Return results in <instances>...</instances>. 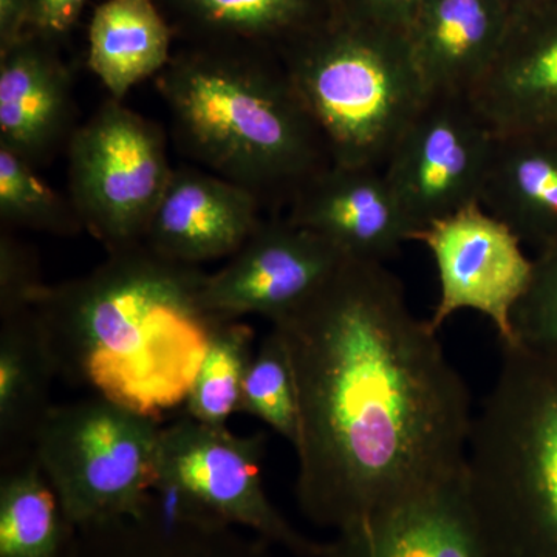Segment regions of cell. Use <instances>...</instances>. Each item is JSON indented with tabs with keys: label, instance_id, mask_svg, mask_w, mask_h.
I'll return each mask as SVG.
<instances>
[{
	"label": "cell",
	"instance_id": "1",
	"mask_svg": "<svg viewBox=\"0 0 557 557\" xmlns=\"http://www.w3.org/2000/svg\"><path fill=\"white\" fill-rule=\"evenodd\" d=\"M271 327L295 376L311 523L339 531L463 479L471 395L386 263L346 259Z\"/></svg>",
	"mask_w": 557,
	"mask_h": 557
},
{
	"label": "cell",
	"instance_id": "2",
	"mask_svg": "<svg viewBox=\"0 0 557 557\" xmlns=\"http://www.w3.org/2000/svg\"><path fill=\"white\" fill-rule=\"evenodd\" d=\"M205 277L141 244L47 285L33 310L58 376L159 421L185 405L215 321L201 310Z\"/></svg>",
	"mask_w": 557,
	"mask_h": 557
},
{
	"label": "cell",
	"instance_id": "3",
	"mask_svg": "<svg viewBox=\"0 0 557 557\" xmlns=\"http://www.w3.org/2000/svg\"><path fill=\"white\" fill-rule=\"evenodd\" d=\"M178 149L200 168L288 208L332 164L278 51L186 44L157 76Z\"/></svg>",
	"mask_w": 557,
	"mask_h": 557
},
{
	"label": "cell",
	"instance_id": "4",
	"mask_svg": "<svg viewBox=\"0 0 557 557\" xmlns=\"http://www.w3.org/2000/svg\"><path fill=\"white\" fill-rule=\"evenodd\" d=\"M465 487L487 557H557V351L500 344Z\"/></svg>",
	"mask_w": 557,
	"mask_h": 557
},
{
	"label": "cell",
	"instance_id": "5",
	"mask_svg": "<svg viewBox=\"0 0 557 557\" xmlns=\"http://www.w3.org/2000/svg\"><path fill=\"white\" fill-rule=\"evenodd\" d=\"M277 51L332 163L384 168L429 97L406 33L332 11Z\"/></svg>",
	"mask_w": 557,
	"mask_h": 557
},
{
	"label": "cell",
	"instance_id": "6",
	"mask_svg": "<svg viewBox=\"0 0 557 557\" xmlns=\"http://www.w3.org/2000/svg\"><path fill=\"white\" fill-rule=\"evenodd\" d=\"M161 424L90 395L51 408L35 453L73 528L145 515Z\"/></svg>",
	"mask_w": 557,
	"mask_h": 557
},
{
	"label": "cell",
	"instance_id": "7",
	"mask_svg": "<svg viewBox=\"0 0 557 557\" xmlns=\"http://www.w3.org/2000/svg\"><path fill=\"white\" fill-rule=\"evenodd\" d=\"M267 435H237L182 416L161 428L152 500L172 518L247 528L298 557H321L271 504L262 482Z\"/></svg>",
	"mask_w": 557,
	"mask_h": 557
},
{
	"label": "cell",
	"instance_id": "8",
	"mask_svg": "<svg viewBox=\"0 0 557 557\" xmlns=\"http://www.w3.org/2000/svg\"><path fill=\"white\" fill-rule=\"evenodd\" d=\"M65 149L69 197L84 231L108 255L145 244L174 170L163 127L109 98Z\"/></svg>",
	"mask_w": 557,
	"mask_h": 557
},
{
	"label": "cell",
	"instance_id": "9",
	"mask_svg": "<svg viewBox=\"0 0 557 557\" xmlns=\"http://www.w3.org/2000/svg\"><path fill=\"white\" fill-rule=\"evenodd\" d=\"M496 145L469 95H429L383 168L413 234L480 203Z\"/></svg>",
	"mask_w": 557,
	"mask_h": 557
},
{
	"label": "cell",
	"instance_id": "10",
	"mask_svg": "<svg viewBox=\"0 0 557 557\" xmlns=\"http://www.w3.org/2000/svg\"><path fill=\"white\" fill-rule=\"evenodd\" d=\"M412 242L423 244L437 267L440 298L428 319L435 332L458 311L472 310L493 322L500 344L515 343L512 319L530 288L534 259L507 223L478 201L429 223Z\"/></svg>",
	"mask_w": 557,
	"mask_h": 557
},
{
	"label": "cell",
	"instance_id": "11",
	"mask_svg": "<svg viewBox=\"0 0 557 557\" xmlns=\"http://www.w3.org/2000/svg\"><path fill=\"white\" fill-rule=\"evenodd\" d=\"M346 258L287 215L263 219L236 255L205 277L201 310L212 319L249 314L273 324L311 298Z\"/></svg>",
	"mask_w": 557,
	"mask_h": 557
},
{
	"label": "cell",
	"instance_id": "12",
	"mask_svg": "<svg viewBox=\"0 0 557 557\" xmlns=\"http://www.w3.org/2000/svg\"><path fill=\"white\" fill-rule=\"evenodd\" d=\"M287 218L361 262L386 263L412 242L383 168L330 164L296 194Z\"/></svg>",
	"mask_w": 557,
	"mask_h": 557
},
{
	"label": "cell",
	"instance_id": "13",
	"mask_svg": "<svg viewBox=\"0 0 557 557\" xmlns=\"http://www.w3.org/2000/svg\"><path fill=\"white\" fill-rule=\"evenodd\" d=\"M469 97L497 137L557 138V0L511 17Z\"/></svg>",
	"mask_w": 557,
	"mask_h": 557
},
{
	"label": "cell",
	"instance_id": "14",
	"mask_svg": "<svg viewBox=\"0 0 557 557\" xmlns=\"http://www.w3.org/2000/svg\"><path fill=\"white\" fill-rule=\"evenodd\" d=\"M262 201L200 166L172 170L145 244L161 258L200 267L231 258L262 222Z\"/></svg>",
	"mask_w": 557,
	"mask_h": 557
},
{
	"label": "cell",
	"instance_id": "15",
	"mask_svg": "<svg viewBox=\"0 0 557 557\" xmlns=\"http://www.w3.org/2000/svg\"><path fill=\"white\" fill-rule=\"evenodd\" d=\"M72 70L60 44L25 33L0 50V146L38 168L67 148L75 124Z\"/></svg>",
	"mask_w": 557,
	"mask_h": 557
},
{
	"label": "cell",
	"instance_id": "16",
	"mask_svg": "<svg viewBox=\"0 0 557 557\" xmlns=\"http://www.w3.org/2000/svg\"><path fill=\"white\" fill-rule=\"evenodd\" d=\"M321 557H487L463 479L336 531Z\"/></svg>",
	"mask_w": 557,
	"mask_h": 557
},
{
	"label": "cell",
	"instance_id": "17",
	"mask_svg": "<svg viewBox=\"0 0 557 557\" xmlns=\"http://www.w3.org/2000/svg\"><path fill=\"white\" fill-rule=\"evenodd\" d=\"M502 0H426L408 39L428 95H471L507 36Z\"/></svg>",
	"mask_w": 557,
	"mask_h": 557
},
{
	"label": "cell",
	"instance_id": "18",
	"mask_svg": "<svg viewBox=\"0 0 557 557\" xmlns=\"http://www.w3.org/2000/svg\"><path fill=\"white\" fill-rule=\"evenodd\" d=\"M480 205L536 252L557 244V138L497 137Z\"/></svg>",
	"mask_w": 557,
	"mask_h": 557
},
{
	"label": "cell",
	"instance_id": "19",
	"mask_svg": "<svg viewBox=\"0 0 557 557\" xmlns=\"http://www.w3.org/2000/svg\"><path fill=\"white\" fill-rule=\"evenodd\" d=\"M237 528L194 522L150 507L139 518L75 528L64 557H274Z\"/></svg>",
	"mask_w": 557,
	"mask_h": 557
},
{
	"label": "cell",
	"instance_id": "20",
	"mask_svg": "<svg viewBox=\"0 0 557 557\" xmlns=\"http://www.w3.org/2000/svg\"><path fill=\"white\" fill-rule=\"evenodd\" d=\"M57 376L35 310L0 319V467L35 453Z\"/></svg>",
	"mask_w": 557,
	"mask_h": 557
},
{
	"label": "cell",
	"instance_id": "21",
	"mask_svg": "<svg viewBox=\"0 0 557 557\" xmlns=\"http://www.w3.org/2000/svg\"><path fill=\"white\" fill-rule=\"evenodd\" d=\"M174 38L156 0H104L91 16L87 65L110 100L123 101L135 86L166 69Z\"/></svg>",
	"mask_w": 557,
	"mask_h": 557
},
{
	"label": "cell",
	"instance_id": "22",
	"mask_svg": "<svg viewBox=\"0 0 557 557\" xmlns=\"http://www.w3.org/2000/svg\"><path fill=\"white\" fill-rule=\"evenodd\" d=\"M175 38L278 50L332 14V0H156Z\"/></svg>",
	"mask_w": 557,
	"mask_h": 557
},
{
	"label": "cell",
	"instance_id": "23",
	"mask_svg": "<svg viewBox=\"0 0 557 557\" xmlns=\"http://www.w3.org/2000/svg\"><path fill=\"white\" fill-rule=\"evenodd\" d=\"M73 530L36 453L0 467V557H64Z\"/></svg>",
	"mask_w": 557,
	"mask_h": 557
},
{
	"label": "cell",
	"instance_id": "24",
	"mask_svg": "<svg viewBox=\"0 0 557 557\" xmlns=\"http://www.w3.org/2000/svg\"><path fill=\"white\" fill-rule=\"evenodd\" d=\"M255 330L242 319H215L183 416L208 426H228L239 412L242 386L255 358Z\"/></svg>",
	"mask_w": 557,
	"mask_h": 557
},
{
	"label": "cell",
	"instance_id": "25",
	"mask_svg": "<svg viewBox=\"0 0 557 557\" xmlns=\"http://www.w3.org/2000/svg\"><path fill=\"white\" fill-rule=\"evenodd\" d=\"M0 222L5 230H33L72 237L84 231L70 197L39 177L36 168L0 146Z\"/></svg>",
	"mask_w": 557,
	"mask_h": 557
},
{
	"label": "cell",
	"instance_id": "26",
	"mask_svg": "<svg viewBox=\"0 0 557 557\" xmlns=\"http://www.w3.org/2000/svg\"><path fill=\"white\" fill-rule=\"evenodd\" d=\"M239 412L258 418L295 448L299 440V405L287 348L271 327L249 364L242 386Z\"/></svg>",
	"mask_w": 557,
	"mask_h": 557
},
{
	"label": "cell",
	"instance_id": "27",
	"mask_svg": "<svg viewBox=\"0 0 557 557\" xmlns=\"http://www.w3.org/2000/svg\"><path fill=\"white\" fill-rule=\"evenodd\" d=\"M512 325L523 346L557 351V244L536 252L533 278Z\"/></svg>",
	"mask_w": 557,
	"mask_h": 557
},
{
	"label": "cell",
	"instance_id": "28",
	"mask_svg": "<svg viewBox=\"0 0 557 557\" xmlns=\"http://www.w3.org/2000/svg\"><path fill=\"white\" fill-rule=\"evenodd\" d=\"M38 255L30 245L0 231V319L35 309L44 289Z\"/></svg>",
	"mask_w": 557,
	"mask_h": 557
},
{
	"label": "cell",
	"instance_id": "29",
	"mask_svg": "<svg viewBox=\"0 0 557 557\" xmlns=\"http://www.w3.org/2000/svg\"><path fill=\"white\" fill-rule=\"evenodd\" d=\"M424 2L426 0H332V11L355 24L408 33Z\"/></svg>",
	"mask_w": 557,
	"mask_h": 557
},
{
	"label": "cell",
	"instance_id": "30",
	"mask_svg": "<svg viewBox=\"0 0 557 557\" xmlns=\"http://www.w3.org/2000/svg\"><path fill=\"white\" fill-rule=\"evenodd\" d=\"M27 32L61 44L78 24L89 0H27Z\"/></svg>",
	"mask_w": 557,
	"mask_h": 557
},
{
	"label": "cell",
	"instance_id": "31",
	"mask_svg": "<svg viewBox=\"0 0 557 557\" xmlns=\"http://www.w3.org/2000/svg\"><path fill=\"white\" fill-rule=\"evenodd\" d=\"M27 0H0V50L9 49L27 32Z\"/></svg>",
	"mask_w": 557,
	"mask_h": 557
},
{
	"label": "cell",
	"instance_id": "32",
	"mask_svg": "<svg viewBox=\"0 0 557 557\" xmlns=\"http://www.w3.org/2000/svg\"><path fill=\"white\" fill-rule=\"evenodd\" d=\"M507 7L509 14L512 16H518V14L525 13V11H530L533 9H537V7L545 5V3L552 2V0H502Z\"/></svg>",
	"mask_w": 557,
	"mask_h": 557
}]
</instances>
